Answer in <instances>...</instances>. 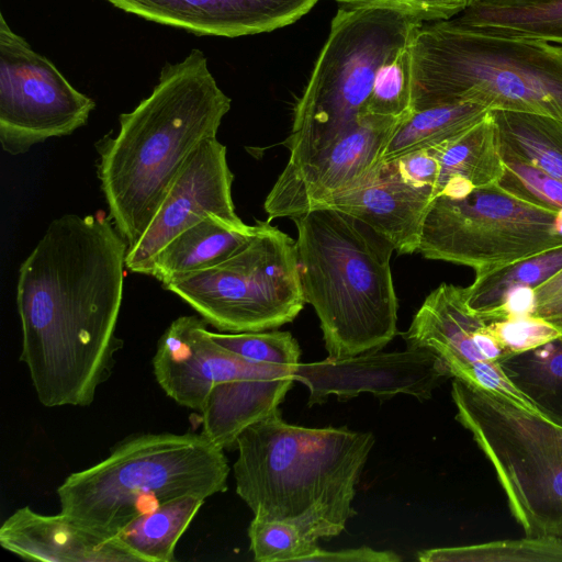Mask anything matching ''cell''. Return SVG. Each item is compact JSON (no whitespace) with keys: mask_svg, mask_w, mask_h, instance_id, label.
<instances>
[{"mask_svg":"<svg viewBox=\"0 0 562 562\" xmlns=\"http://www.w3.org/2000/svg\"><path fill=\"white\" fill-rule=\"evenodd\" d=\"M127 248L109 215L65 214L21 263L20 360L44 406H88L111 376Z\"/></svg>","mask_w":562,"mask_h":562,"instance_id":"6da1fadb","label":"cell"},{"mask_svg":"<svg viewBox=\"0 0 562 562\" xmlns=\"http://www.w3.org/2000/svg\"><path fill=\"white\" fill-rule=\"evenodd\" d=\"M231 99L202 50L166 63L151 93L98 142V178L117 232L132 248L145 233L190 155L216 136ZM127 248V249H128Z\"/></svg>","mask_w":562,"mask_h":562,"instance_id":"7a4b0ae2","label":"cell"},{"mask_svg":"<svg viewBox=\"0 0 562 562\" xmlns=\"http://www.w3.org/2000/svg\"><path fill=\"white\" fill-rule=\"evenodd\" d=\"M373 445L370 431L290 425L277 407L237 438L236 493L256 517L291 522L315 540L336 537L356 515Z\"/></svg>","mask_w":562,"mask_h":562,"instance_id":"3957f363","label":"cell"},{"mask_svg":"<svg viewBox=\"0 0 562 562\" xmlns=\"http://www.w3.org/2000/svg\"><path fill=\"white\" fill-rule=\"evenodd\" d=\"M292 220L303 296L317 314L328 358L380 351L397 333L393 247L336 209H315Z\"/></svg>","mask_w":562,"mask_h":562,"instance_id":"277c9868","label":"cell"},{"mask_svg":"<svg viewBox=\"0 0 562 562\" xmlns=\"http://www.w3.org/2000/svg\"><path fill=\"white\" fill-rule=\"evenodd\" d=\"M412 110L459 102L562 121V45L425 22L409 44Z\"/></svg>","mask_w":562,"mask_h":562,"instance_id":"5b68a950","label":"cell"},{"mask_svg":"<svg viewBox=\"0 0 562 562\" xmlns=\"http://www.w3.org/2000/svg\"><path fill=\"white\" fill-rule=\"evenodd\" d=\"M224 450L201 434H139L57 488L60 513L105 538L165 503L227 490Z\"/></svg>","mask_w":562,"mask_h":562,"instance_id":"8992f818","label":"cell"},{"mask_svg":"<svg viewBox=\"0 0 562 562\" xmlns=\"http://www.w3.org/2000/svg\"><path fill=\"white\" fill-rule=\"evenodd\" d=\"M419 20L384 7H339L297 100L285 140L301 162L357 125L381 66L408 46Z\"/></svg>","mask_w":562,"mask_h":562,"instance_id":"52a82bcc","label":"cell"},{"mask_svg":"<svg viewBox=\"0 0 562 562\" xmlns=\"http://www.w3.org/2000/svg\"><path fill=\"white\" fill-rule=\"evenodd\" d=\"M451 396L456 419L491 462L526 536L562 541V427L458 378Z\"/></svg>","mask_w":562,"mask_h":562,"instance_id":"ba28073f","label":"cell"},{"mask_svg":"<svg viewBox=\"0 0 562 562\" xmlns=\"http://www.w3.org/2000/svg\"><path fill=\"white\" fill-rule=\"evenodd\" d=\"M162 286L227 333L278 328L305 305L296 240L269 221L257 222L250 240L228 259Z\"/></svg>","mask_w":562,"mask_h":562,"instance_id":"9c48e42d","label":"cell"},{"mask_svg":"<svg viewBox=\"0 0 562 562\" xmlns=\"http://www.w3.org/2000/svg\"><path fill=\"white\" fill-rule=\"evenodd\" d=\"M562 246V211L526 201L498 182L460 198L436 196L418 250L488 272Z\"/></svg>","mask_w":562,"mask_h":562,"instance_id":"30bf717a","label":"cell"},{"mask_svg":"<svg viewBox=\"0 0 562 562\" xmlns=\"http://www.w3.org/2000/svg\"><path fill=\"white\" fill-rule=\"evenodd\" d=\"M95 102L45 56L14 33L0 14V143L10 155L83 126Z\"/></svg>","mask_w":562,"mask_h":562,"instance_id":"8fae6325","label":"cell"},{"mask_svg":"<svg viewBox=\"0 0 562 562\" xmlns=\"http://www.w3.org/2000/svg\"><path fill=\"white\" fill-rule=\"evenodd\" d=\"M403 338L407 347L437 353L452 378L502 394L536 412L498 363L486 358L494 351L496 339L487 323L468 305L464 288L441 283L431 291Z\"/></svg>","mask_w":562,"mask_h":562,"instance_id":"7c38bea8","label":"cell"},{"mask_svg":"<svg viewBox=\"0 0 562 562\" xmlns=\"http://www.w3.org/2000/svg\"><path fill=\"white\" fill-rule=\"evenodd\" d=\"M401 121L364 117L307 159L288 162L263 203L268 221L303 215L356 184L381 161Z\"/></svg>","mask_w":562,"mask_h":562,"instance_id":"4fadbf2b","label":"cell"},{"mask_svg":"<svg viewBox=\"0 0 562 562\" xmlns=\"http://www.w3.org/2000/svg\"><path fill=\"white\" fill-rule=\"evenodd\" d=\"M233 180L226 147L216 136L204 139L187 159L145 233L127 249L126 269L148 276L161 249L206 216L244 224L235 212Z\"/></svg>","mask_w":562,"mask_h":562,"instance_id":"5bb4252c","label":"cell"},{"mask_svg":"<svg viewBox=\"0 0 562 562\" xmlns=\"http://www.w3.org/2000/svg\"><path fill=\"white\" fill-rule=\"evenodd\" d=\"M293 378L308 387V405L312 406L324 403L331 394L348 400L361 392L379 397L403 393L426 400L452 375L434 351L407 347L401 352L375 351L299 363Z\"/></svg>","mask_w":562,"mask_h":562,"instance_id":"9a60e30c","label":"cell"},{"mask_svg":"<svg viewBox=\"0 0 562 562\" xmlns=\"http://www.w3.org/2000/svg\"><path fill=\"white\" fill-rule=\"evenodd\" d=\"M196 316H180L165 330L153 358L156 381L179 405L199 409L217 384L254 375L294 371L256 363L217 344Z\"/></svg>","mask_w":562,"mask_h":562,"instance_id":"2e32d148","label":"cell"},{"mask_svg":"<svg viewBox=\"0 0 562 562\" xmlns=\"http://www.w3.org/2000/svg\"><path fill=\"white\" fill-rule=\"evenodd\" d=\"M435 191L408 181L394 159L381 160L361 180L321 207L342 211L369 225L400 255L418 250Z\"/></svg>","mask_w":562,"mask_h":562,"instance_id":"e0dca14e","label":"cell"},{"mask_svg":"<svg viewBox=\"0 0 562 562\" xmlns=\"http://www.w3.org/2000/svg\"><path fill=\"white\" fill-rule=\"evenodd\" d=\"M145 20L195 35L237 37L286 26L319 0H106Z\"/></svg>","mask_w":562,"mask_h":562,"instance_id":"ac0fdd59","label":"cell"},{"mask_svg":"<svg viewBox=\"0 0 562 562\" xmlns=\"http://www.w3.org/2000/svg\"><path fill=\"white\" fill-rule=\"evenodd\" d=\"M0 544L29 561L140 562L119 537H102L61 513L43 515L29 506L2 522Z\"/></svg>","mask_w":562,"mask_h":562,"instance_id":"d6986e66","label":"cell"},{"mask_svg":"<svg viewBox=\"0 0 562 562\" xmlns=\"http://www.w3.org/2000/svg\"><path fill=\"white\" fill-rule=\"evenodd\" d=\"M294 381L285 370L217 384L200 408L202 434L223 450L235 448L239 435L277 408Z\"/></svg>","mask_w":562,"mask_h":562,"instance_id":"ffe728a7","label":"cell"},{"mask_svg":"<svg viewBox=\"0 0 562 562\" xmlns=\"http://www.w3.org/2000/svg\"><path fill=\"white\" fill-rule=\"evenodd\" d=\"M256 225L210 215L176 236L154 259L148 276L161 284L228 259L251 238Z\"/></svg>","mask_w":562,"mask_h":562,"instance_id":"44dd1931","label":"cell"},{"mask_svg":"<svg viewBox=\"0 0 562 562\" xmlns=\"http://www.w3.org/2000/svg\"><path fill=\"white\" fill-rule=\"evenodd\" d=\"M436 196L460 198L497 183L504 172L497 130L490 113L479 123L439 145Z\"/></svg>","mask_w":562,"mask_h":562,"instance_id":"7402d4cb","label":"cell"},{"mask_svg":"<svg viewBox=\"0 0 562 562\" xmlns=\"http://www.w3.org/2000/svg\"><path fill=\"white\" fill-rule=\"evenodd\" d=\"M497 363L538 414L562 427V336Z\"/></svg>","mask_w":562,"mask_h":562,"instance_id":"603a6c76","label":"cell"},{"mask_svg":"<svg viewBox=\"0 0 562 562\" xmlns=\"http://www.w3.org/2000/svg\"><path fill=\"white\" fill-rule=\"evenodd\" d=\"M499 150L562 182V121L526 112L493 110Z\"/></svg>","mask_w":562,"mask_h":562,"instance_id":"cb8c5ba5","label":"cell"},{"mask_svg":"<svg viewBox=\"0 0 562 562\" xmlns=\"http://www.w3.org/2000/svg\"><path fill=\"white\" fill-rule=\"evenodd\" d=\"M491 110L474 103L459 102L413 111L398 123L381 160L447 143L480 121Z\"/></svg>","mask_w":562,"mask_h":562,"instance_id":"d4e9b609","label":"cell"},{"mask_svg":"<svg viewBox=\"0 0 562 562\" xmlns=\"http://www.w3.org/2000/svg\"><path fill=\"white\" fill-rule=\"evenodd\" d=\"M205 499L184 496L144 514L117 535L140 562H172L178 540Z\"/></svg>","mask_w":562,"mask_h":562,"instance_id":"484cf974","label":"cell"},{"mask_svg":"<svg viewBox=\"0 0 562 562\" xmlns=\"http://www.w3.org/2000/svg\"><path fill=\"white\" fill-rule=\"evenodd\" d=\"M562 269V246L508 266L475 274L467 288L468 305L487 324L494 323L507 295L518 288L535 289Z\"/></svg>","mask_w":562,"mask_h":562,"instance_id":"4316f807","label":"cell"},{"mask_svg":"<svg viewBox=\"0 0 562 562\" xmlns=\"http://www.w3.org/2000/svg\"><path fill=\"white\" fill-rule=\"evenodd\" d=\"M451 20L477 31L562 45V0L510 8L470 5Z\"/></svg>","mask_w":562,"mask_h":562,"instance_id":"83f0119b","label":"cell"},{"mask_svg":"<svg viewBox=\"0 0 562 562\" xmlns=\"http://www.w3.org/2000/svg\"><path fill=\"white\" fill-rule=\"evenodd\" d=\"M422 562H562V541L525 537L418 552Z\"/></svg>","mask_w":562,"mask_h":562,"instance_id":"f1b7e54d","label":"cell"},{"mask_svg":"<svg viewBox=\"0 0 562 562\" xmlns=\"http://www.w3.org/2000/svg\"><path fill=\"white\" fill-rule=\"evenodd\" d=\"M412 112L408 45L387 59L379 69L360 120L364 117L404 120Z\"/></svg>","mask_w":562,"mask_h":562,"instance_id":"f546056e","label":"cell"},{"mask_svg":"<svg viewBox=\"0 0 562 562\" xmlns=\"http://www.w3.org/2000/svg\"><path fill=\"white\" fill-rule=\"evenodd\" d=\"M248 537L254 559L258 562H310L321 549L317 540L284 520L255 516L248 527Z\"/></svg>","mask_w":562,"mask_h":562,"instance_id":"4dcf8cb0","label":"cell"},{"mask_svg":"<svg viewBox=\"0 0 562 562\" xmlns=\"http://www.w3.org/2000/svg\"><path fill=\"white\" fill-rule=\"evenodd\" d=\"M211 336L221 346L256 363L276 364L293 370L300 363V346L289 331H211Z\"/></svg>","mask_w":562,"mask_h":562,"instance_id":"1f68e13d","label":"cell"},{"mask_svg":"<svg viewBox=\"0 0 562 562\" xmlns=\"http://www.w3.org/2000/svg\"><path fill=\"white\" fill-rule=\"evenodd\" d=\"M504 172L498 184L531 203L562 211V182L537 167L502 153Z\"/></svg>","mask_w":562,"mask_h":562,"instance_id":"d6a6232c","label":"cell"},{"mask_svg":"<svg viewBox=\"0 0 562 562\" xmlns=\"http://www.w3.org/2000/svg\"><path fill=\"white\" fill-rule=\"evenodd\" d=\"M487 325L507 355L533 349L562 336L555 326L533 315L509 317Z\"/></svg>","mask_w":562,"mask_h":562,"instance_id":"836d02e7","label":"cell"},{"mask_svg":"<svg viewBox=\"0 0 562 562\" xmlns=\"http://www.w3.org/2000/svg\"><path fill=\"white\" fill-rule=\"evenodd\" d=\"M342 8L384 7L403 11L420 22L450 20L467 8L473 0H334Z\"/></svg>","mask_w":562,"mask_h":562,"instance_id":"e575fe53","label":"cell"},{"mask_svg":"<svg viewBox=\"0 0 562 562\" xmlns=\"http://www.w3.org/2000/svg\"><path fill=\"white\" fill-rule=\"evenodd\" d=\"M393 159L408 181L436 191L440 170L439 145L414 150Z\"/></svg>","mask_w":562,"mask_h":562,"instance_id":"d590c367","label":"cell"},{"mask_svg":"<svg viewBox=\"0 0 562 562\" xmlns=\"http://www.w3.org/2000/svg\"><path fill=\"white\" fill-rule=\"evenodd\" d=\"M531 315L547 321L562 333V269L533 289Z\"/></svg>","mask_w":562,"mask_h":562,"instance_id":"8d00e7d4","label":"cell"},{"mask_svg":"<svg viewBox=\"0 0 562 562\" xmlns=\"http://www.w3.org/2000/svg\"><path fill=\"white\" fill-rule=\"evenodd\" d=\"M402 558L392 551H378L369 547L325 551L322 548L310 562H398Z\"/></svg>","mask_w":562,"mask_h":562,"instance_id":"74e56055","label":"cell"},{"mask_svg":"<svg viewBox=\"0 0 562 562\" xmlns=\"http://www.w3.org/2000/svg\"><path fill=\"white\" fill-rule=\"evenodd\" d=\"M542 1L547 0H473V3L471 5L510 8L533 4Z\"/></svg>","mask_w":562,"mask_h":562,"instance_id":"f35d334b","label":"cell"}]
</instances>
